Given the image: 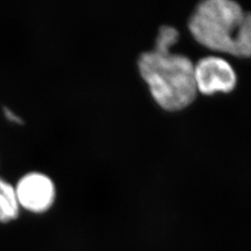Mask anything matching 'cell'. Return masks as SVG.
<instances>
[{
  "label": "cell",
  "mask_w": 251,
  "mask_h": 251,
  "mask_svg": "<svg viewBox=\"0 0 251 251\" xmlns=\"http://www.w3.org/2000/svg\"><path fill=\"white\" fill-rule=\"evenodd\" d=\"M175 27L159 28L152 50L138 58V70L156 104L168 112H178L190 106L198 92L195 63L183 54L174 53L171 48L179 40Z\"/></svg>",
  "instance_id": "cell-1"
},
{
  "label": "cell",
  "mask_w": 251,
  "mask_h": 251,
  "mask_svg": "<svg viewBox=\"0 0 251 251\" xmlns=\"http://www.w3.org/2000/svg\"><path fill=\"white\" fill-rule=\"evenodd\" d=\"M188 28L198 43L216 52L251 58V12L232 0H206L191 14Z\"/></svg>",
  "instance_id": "cell-2"
},
{
  "label": "cell",
  "mask_w": 251,
  "mask_h": 251,
  "mask_svg": "<svg viewBox=\"0 0 251 251\" xmlns=\"http://www.w3.org/2000/svg\"><path fill=\"white\" fill-rule=\"evenodd\" d=\"M195 76L198 93L211 96L229 93L237 84L233 66L219 56H206L195 63Z\"/></svg>",
  "instance_id": "cell-3"
},
{
  "label": "cell",
  "mask_w": 251,
  "mask_h": 251,
  "mask_svg": "<svg viewBox=\"0 0 251 251\" xmlns=\"http://www.w3.org/2000/svg\"><path fill=\"white\" fill-rule=\"evenodd\" d=\"M19 206L36 214L47 212L56 200L53 180L42 172H29L19 179L15 186Z\"/></svg>",
  "instance_id": "cell-4"
},
{
  "label": "cell",
  "mask_w": 251,
  "mask_h": 251,
  "mask_svg": "<svg viewBox=\"0 0 251 251\" xmlns=\"http://www.w3.org/2000/svg\"><path fill=\"white\" fill-rule=\"evenodd\" d=\"M20 208L15 187L0 177V223L17 219Z\"/></svg>",
  "instance_id": "cell-5"
},
{
  "label": "cell",
  "mask_w": 251,
  "mask_h": 251,
  "mask_svg": "<svg viewBox=\"0 0 251 251\" xmlns=\"http://www.w3.org/2000/svg\"><path fill=\"white\" fill-rule=\"evenodd\" d=\"M4 114H5V116L9 119V121H11V122H14V123H17V124L23 123L21 118L17 115H15L9 108H4Z\"/></svg>",
  "instance_id": "cell-6"
}]
</instances>
